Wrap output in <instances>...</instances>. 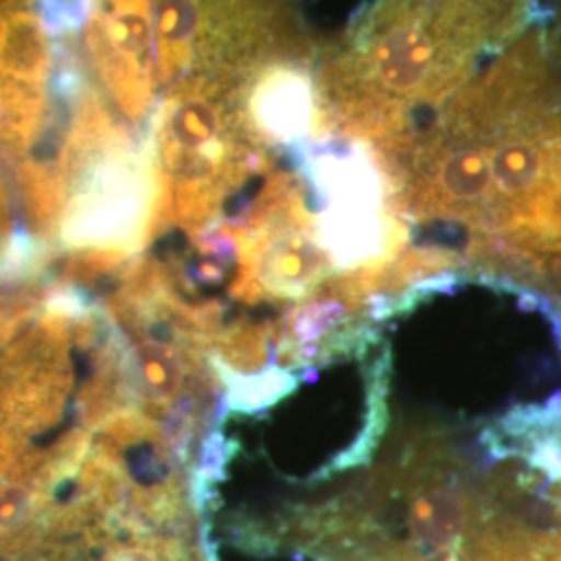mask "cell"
<instances>
[{"label": "cell", "mask_w": 561, "mask_h": 561, "mask_svg": "<svg viewBox=\"0 0 561 561\" xmlns=\"http://www.w3.org/2000/svg\"><path fill=\"white\" fill-rule=\"evenodd\" d=\"M391 477L296 520L317 561H547L551 528L512 474L474 482L443 439L412 443Z\"/></svg>", "instance_id": "obj_1"}, {"label": "cell", "mask_w": 561, "mask_h": 561, "mask_svg": "<svg viewBox=\"0 0 561 561\" xmlns=\"http://www.w3.org/2000/svg\"><path fill=\"white\" fill-rule=\"evenodd\" d=\"M553 0H377L322 65V127L377 146L518 38Z\"/></svg>", "instance_id": "obj_2"}, {"label": "cell", "mask_w": 561, "mask_h": 561, "mask_svg": "<svg viewBox=\"0 0 561 561\" xmlns=\"http://www.w3.org/2000/svg\"><path fill=\"white\" fill-rule=\"evenodd\" d=\"M157 81L243 78L298 55L291 0H152Z\"/></svg>", "instance_id": "obj_3"}, {"label": "cell", "mask_w": 561, "mask_h": 561, "mask_svg": "<svg viewBox=\"0 0 561 561\" xmlns=\"http://www.w3.org/2000/svg\"><path fill=\"white\" fill-rule=\"evenodd\" d=\"M59 46L36 0H0V154L21 161L53 123Z\"/></svg>", "instance_id": "obj_4"}, {"label": "cell", "mask_w": 561, "mask_h": 561, "mask_svg": "<svg viewBox=\"0 0 561 561\" xmlns=\"http://www.w3.org/2000/svg\"><path fill=\"white\" fill-rule=\"evenodd\" d=\"M85 50L94 76L123 117L146 127L157 111L152 0H90Z\"/></svg>", "instance_id": "obj_5"}, {"label": "cell", "mask_w": 561, "mask_h": 561, "mask_svg": "<svg viewBox=\"0 0 561 561\" xmlns=\"http://www.w3.org/2000/svg\"><path fill=\"white\" fill-rule=\"evenodd\" d=\"M50 368V350L38 335L20 341L0 362V482L23 439L55 403L59 385Z\"/></svg>", "instance_id": "obj_6"}, {"label": "cell", "mask_w": 561, "mask_h": 561, "mask_svg": "<svg viewBox=\"0 0 561 561\" xmlns=\"http://www.w3.org/2000/svg\"><path fill=\"white\" fill-rule=\"evenodd\" d=\"M256 264L264 287L289 298L319 285L333 266L314 231V222L301 213L300 206H291L287 219L264 227Z\"/></svg>", "instance_id": "obj_7"}, {"label": "cell", "mask_w": 561, "mask_h": 561, "mask_svg": "<svg viewBox=\"0 0 561 561\" xmlns=\"http://www.w3.org/2000/svg\"><path fill=\"white\" fill-rule=\"evenodd\" d=\"M41 256L42 240L15 225L9 181L0 164V280L25 275L41 262Z\"/></svg>", "instance_id": "obj_8"}, {"label": "cell", "mask_w": 561, "mask_h": 561, "mask_svg": "<svg viewBox=\"0 0 561 561\" xmlns=\"http://www.w3.org/2000/svg\"><path fill=\"white\" fill-rule=\"evenodd\" d=\"M136 375L141 393L152 401H167L175 396L183 379L180 352L162 341H148L136 350Z\"/></svg>", "instance_id": "obj_9"}, {"label": "cell", "mask_w": 561, "mask_h": 561, "mask_svg": "<svg viewBox=\"0 0 561 561\" xmlns=\"http://www.w3.org/2000/svg\"><path fill=\"white\" fill-rule=\"evenodd\" d=\"M347 317V301L341 298L308 301L300 306L289 321V337L300 343L304 360L312 358V345L331 333Z\"/></svg>", "instance_id": "obj_10"}, {"label": "cell", "mask_w": 561, "mask_h": 561, "mask_svg": "<svg viewBox=\"0 0 561 561\" xmlns=\"http://www.w3.org/2000/svg\"><path fill=\"white\" fill-rule=\"evenodd\" d=\"M493 273L505 275L507 279L530 283L533 287H539L549 298L561 304V248L522 254L503 262Z\"/></svg>", "instance_id": "obj_11"}, {"label": "cell", "mask_w": 561, "mask_h": 561, "mask_svg": "<svg viewBox=\"0 0 561 561\" xmlns=\"http://www.w3.org/2000/svg\"><path fill=\"white\" fill-rule=\"evenodd\" d=\"M243 385H231L229 401L240 410H261L291 391L294 377L280 370H271L259 377L241 379Z\"/></svg>", "instance_id": "obj_12"}, {"label": "cell", "mask_w": 561, "mask_h": 561, "mask_svg": "<svg viewBox=\"0 0 561 561\" xmlns=\"http://www.w3.org/2000/svg\"><path fill=\"white\" fill-rule=\"evenodd\" d=\"M42 21L55 38H71L85 23L90 0H36Z\"/></svg>", "instance_id": "obj_13"}, {"label": "cell", "mask_w": 561, "mask_h": 561, "mask_svg": "<svg viewBox=\"0 0 561 561\" xmlns=\"http://www.w3.org/2000/svg\"><path fill=\"white\" fill-rule=\"evenodd\" d=\"M551 240L556 245H560L561 248V202L560 208H558V217H556V222H553V231H551Z\"/></svg>", "instance_id": "obj_14"}]
</instances>
